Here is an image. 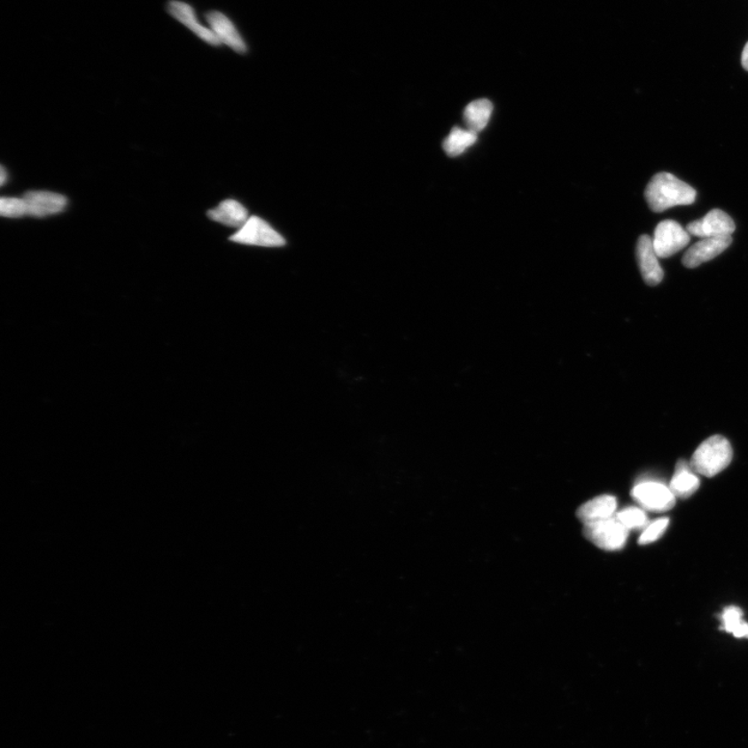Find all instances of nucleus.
I'll return each mask as SVG.
<instances>
[{"label":"nucleus","mask_w":748,"mask_h":748,"mask_svg":"<svg viewBox=\"0 0 748 748\" xmlns=\"http://www.w3.org/2000/svg\"><path fill=\"white\" fill-rule=\"evenodd\" d=\"M644 196L654 213H662L674 206L692 204L696 201L697 191L674 175L659 173L650 181Z\"/></svg>","instance_id":"f257e3e1"},{"label":"nucleus","mask_w":748,"mask_h":748,"mask_svg":"<svg viewBox=\"0 0 748 748\" xmlns=\"http://www.w3.org/2000/svg\"><path fill=\"white\" fill-rule=\"evenodd\" d=\"M732 458L733 449L728 440L713 436L698 446L692 456L690 466L693 472L713 478L731 464Z\"/></svg>","instance_id":"f03ea898"},{"label":"nucleus","mask_w":748,"mask_h":748,"mask_svg":"<svg viewBox=\"0 0 748 748\" xmlns=\"http://www.w3.org/2000/svg\"><path fill=\"white\" fill-rule=\"evenodd\" d=\"M584 534L596 547L615 551L626 545L629 530L613 517L604 521L585 525Z\"/></svg>","instance_id":"7ed1b4c3"},{"label":"nucleus","mask_w":748,"mask_h":748,"mask_svg":"<svg viewBox=\"0 0 748 748\" xmlns=\"http://www.w3.org/2000/svg\"><path fill=\"white\" fill-rule=\"evenodd\" d=\"M230 240L241 245L265 247H280L286 245L284 238L258 216L250 217Z\"/></svg>","instance_id":"20e7f679"},{"label":"nucleus","mask_w":748,"mask_h":748,"mask_svg":"<svg viewBox=\"0 0 748 748\" xmlns=\"http://www.w3.org/2000/svg\"><path fill=\"white\" fill-rule=\"evenodd\" d=\"M690 243V234L679 222L667 220L655 229L653 245L657 256L668 258Z\"/></svg>","instance_id":"39448f33"},{"label":"nucleus","mask_w":748,"mask_h":748,"mask_svg":"<svg viewBox=\"0 0 748 748\" xmlns=\"http://www.w3.org/2000/svg\"><path fill=\"white\" fill-rule=\"evenodd\" d=\"M632 496L644 510L654 512L671 510L675 497L671 488L656 481H643L633 487Z\"/></svg>","instance_id":"423d86ee"},{"label":"nucleus","mask_w":748,"mask_h":748,"mask_svg":"<svg viewBox=\"0 0 748 748\" xmlns=\"http://www.w3.org/2000/svg\"><path fill=\"white\" fill-rule=\"evenodd\" d=\"M736 229L732 217L721 209L711 210L702 220L690 222L686 230L699 238L731 237Z\"/></svg>","instance_id":"0eeeda50"},{"label":"nucleus","mask_w":748,"mask_h":748,"mask_svg":"<svg viewBox=\"0 0 748 748\" xmlns=\"http://www.w3.org/2000/svg\"><path fill=\"white\" fill-rule=\"evenodd\" d=\"M732 241V237L702 238L685 253L682 262L687 269H696L721 255L731 245Z\"/></svg>","instance_id":"6e6552de"},{"label":"nucleus","mask_w":748,"mask_h":748,"mask_svg":"<svg viewBox=\"0 0 748 748\" xmlns=\"http://www.w3.org/2000/svg\"><path fill=\"white\" fill-rule=\"evenodd\" d=\"M636 258L645 283L650 286L658 285L662 281L665 273L660 267L658 256H657L653 239L649 235H642L637 241Z\"/></svg>","instance_id":"1a4fd4ad"},{"label":"nucleus","mask_w":748,"mask_h":748,"mask_svg":"<svg viewBox=\"0 0 748 748\" xmlns=\"http://www.w3.org/2000/svg\"><path fill=\"white\" fill-rule=\"evenodd\" d=\"M27 205V215L45 217L63 213L67 198L51 191H28L23 197Z\"/></svg>","instance_id":"9d476101"},{"label":"nucleus","mask_w":748,"mask_h":748,"mask_svg":"<svg viewBox=\"0 0 748 748\" xmlns=\"http://www.w3.org/2000/svg\"><path fill=\"white\" fill-rule=\"evenodd\" d=\"M209 28L213 30L221 44L230 47L231 50L240 54L247 51L245 40L241 37L237 27L230 19L220 12H210L206 16Z\"/></svg>","instance_id":"9b49d317"},{"label":"nucleus","mask_w":748,"mask_h":748,"mask_svg":"<svg viewBox=\"0 0 748 748\" xmlns=\"http://www.w3.org/2000/svg\"><path fill=\"white\" fill-rule=\"evenodd\" d=\"M168 13H170L175 19L183 23L187 28L191 29L192 33L196 34L199 38H201L206 43L213 46H220V41L217 40L215 35L209 27L202 26L198 21L195 10L183 2L178 0H172L168 4Z\"/></svg>","instance_id":"f8f14e48"},{"label":"nucleus","mask_w":748,"mask_h":748,"mask_svg":"<svg viewBox=\"0 0 748 748\" xmlns=\"http://www.w3.org/2000/svg\"><path fill=\"white\" fill-rule=\"evenodd\" d=\"M618 502L613 496L603 495V496L589 500L584 503L577 511V516L585 525L604 521L613 518L617 511Z\"/></svg>","instance_id":"ddd939ff"},{"label":"nucleus","mask_w":748,"mask_h":748,"mask_svg":"<svg viewBox=\"0 0 748 748\" xmlns=\"http://www.w3.org/2000/svg\"><path fill=\"white\" fill-rule=\"evenodd\" d=\"M208 216L220 224L239 229L250 219L249 213L244 205L231 199L222 201L219 206L209 210Z\"/></svg>","instance_id":"4468645a"},{"label":"nucleus","mask_w":748,"mask_h":748,"mask_svg":"<svg viewBox=\"0 0 748 748\" xmlns=\"http://www.w3.org/2000/svg\"><path fill=\"white\" fill-rule=\"evenodd\" d=\"M701 485L697 473L692 471L690 463L681 460L675 467L674 478L669 488L675 498H689L697 491Z\"/></svg>","instance_id":"2eb2a0df"},{"label":"nucleus","mask_w":748,"mask_h":748,"mask_svg":"<svg viewBox=\"0 0 748 748\" xmlns=\"http://www.w3.org/2000/svg\"><path fill=\"white\" fill-rule=\"evenodd\" d=\"M493 113L490 100L479 99L469 104L464 111V122L466 129L479 134L487 128Z\"/></svg>","instance_id":"dca6fc26"},{"label":"nucleus","mask_w":748,"mask_h":748,"mask_svg":"<svg viewBox=\"0 0 748 748\" xmlns=\"http://www.w3.org/2000/svg\"><path fill=\"white\" fill-rule=\"evenodd\" d=\"M478 141V134L467 129H452L443 142V149L450 158H457Z\"/></svg>","instance_id":"f3484780"},{"label":"nucleus","mask_w":748,"mask_h":748,"mask_svg":"<svg viewBox=\"0 0 748 748\" xmlns=\"http://www.w3.org/2000/svg\"><path fill=\"white\" fill-rule=\"evenodd\" d=\"M744 612L739 607L729 606L721 615V629L732 633L736 638L748 637V624L742 619Z\"/></svg>","instance_id":"a211bd4d"},{"label":"nucleus","mask_w":748,"mask_h":748,"mask_svg":"<svg viewBox=\"0 0 748 748\" xmlns=\"http://www.w3.org/2000/svg\"><path fill=\"white\" fill-rule=\"evenodd\" d=\"M615 518L628 530L645 529L650 524L647 514L642 509L637 508L621 510Z\"/></svg>","instance_id":"6ab92c4d"},{"label":"nucleus","mask_w":748,"mask_h":748,"mask_svg":"<svg viewBox=\"0 0 748 748\" xmlns=\"http://www.w3.org/2000/svg\"><path fill=\"white\" fill-rule=\"evenodd\" d=\"M0 214L4 217H22L27 215V205L24 199H0Z\"/></svg>","instance_id":"aec40b11"},{"label":"nucleus","mask_w":748,"mask_h":748,"mask_svg":"<svg viewBox=\"0 0 748 748\" xmlns=\"http://www.w3.org/2000/svg\"><path fill=\"white\" fill-rule=\"evenodd\" d=\"M668 525L669 518H661L653 523H650L647 528L643 529V533L639 538V545H649L651 542L658 541L666 534Z\"/></svg>","instance_id":"412c9836"},{"label":"nucleus","mask_w":748,"mask_h":748,"mask_svg":"<svg viewBox=\"0 0 748 748\" xmlns=\"http://www.w3.org/2000/svg\"><path fill=\"white\" fill-rule=\"evenodd\" d=\"M742 66H744V68L748 71V42L744 47V52H742Z\"/></svg>","instance_id":"4be33fe9"},{"label":"nucleus","mask_w":748,"mask_h":748,"mask_svg":"<svg viewBox=\"0 0 748 748\" xmlns=\"http://www.w3.org/2000/svg\"><path fill=\"white\" fill-rule=\"evenodd\" d=\"M2 179H0V183L4 185L5 183V180H7V173H5L4 168L2 167Z\"/></svg>","instance_id":"5701e85b"}]
</instances>
